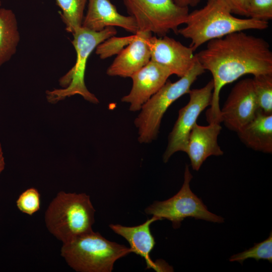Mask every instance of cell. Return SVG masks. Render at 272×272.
<instances>
[{
  "instance_id": "26",
  "label": "cell",
  "mask_w": 272,
  "mask_h": 272,
  "mask_svg": "<svg viewBox=\"0 0 272 272\" xmlns=\"http://www.w3.org/2000/svg\"><path fill=\"white\" fill-rule=\"evenodd\" d=\"M201 0H173L174 3L181 7H187L189 6L194 7L198 4Z\"/></svg>"
},
{
  "instance_id": "6",
  "label": "cell",
  "mask_w": 272,
  "mask_h": 272,
  "mask_svg": "<svg viewBox=\"0 0 272 272\" xmlns=\"http://www.w3.org/2000/svg\"><path fill=\"white\" fill-rule=\"evenodd\" d=\"M205 71L197 60L186 74L175 82L167 81L142 106L134 122L138 129L140 143H149L157 138L162 119L167 110L174 102L189 93L192 84Z\"/></svg>"
},
{
  "instance_id": "22",
  "label": "cell",
  "mask_w": 272,
  "mask_h": 272,
  "mask_svg": "<svg viewBox=\"0 0 272 272\" xmlns=\"http://www.w3.org/2000/svg\"><path fill=\"white\" fill-rule=\"evenodd\" d=\"M135 34L124 37L111 36L96 47L95 52L102 59L118 55L133 40Z\"/></svg>"
},
{
  "instance_id": "5",
  "label": "cell",
  "mask_w": 272,
  "mask_h": 272,
  "mask_svg": "<svg viewBox=\"0 0 272 272\" xmlns=\"http://www.w3.org/2000/svg\"><path fill=\"white\" fill-rule=\"evenodd\" d=\"M117 31L114 27H108L96 32L82 26L77 28L72 33V43L76 52V60L73 67L59 80L61 89L46 91V98L55 104L66 97L78 94L86 100L94 104L99 103L98 98L87 88L85 83V74L89 56L96 47L109 37L114 36Z\"/></svg>"
},
{
  "instance_id": "2",
  "label": "cell",
  "mask_w": 272,
  "mask_h": 272,
  "mask_svg": "<svg viewBox=\"0 0 272 272\" xmlns=\"http://www.w3.org/2000/svg\"><path fill=\"white\" fill-rule=\"evenodd\" d=\"M185 24L178 34L191 40L189 46L194 51L205 43L232 33L268 27L267 21L233 16L223 0H208L203 8L189 13Z\"/></svg>"
},
{
  "instance_id": "19",
  "label": "cell",
  "mask_w": 272,
  "mask_h": 272,
  "mask_svg": "<svg viewBox=\"0 0 272 272\" xmlns=\"http://www.w3.org/2000/svg\"><path fill=\"white\" fill-rule=\"evenodd\" d=\"M61 10L60 15L65 30L72 34L82 26L88 0H55Z\"/></svg>"
},
{
  "instance_id": "21",
  "label": "cell",
  "mask_w": 272,
  "mask_h": 272,
  "mask_svg": "<svg viewBox=\"0 0 272 272\" xmlns=\"http://www.w3.org/2000/svg\"><path fill=\"white\" fill-rule=\"evenodd\" d=\"M248 258H253L256 261L260 259L267 260L272 262L271 232L266 239L260 243H255L253 247L241 253L233 255L229 258V261H237L242 264Z\"/></svg>"
},
{
  "instance_id": "4",
  "label": "cell",
  "mask_w": 272,
  "mask_h": 272,
  "mask_svg": "<svg viewBox=\"0 0 272 272\" xmlns=\"http://www.w3.org/2000/svg\"><path fill=\"white\" fill-rule=\"evenodd\" d=\"M131 252L93 230L62 243L60 250L67 264L78 272H111L116 261Z\"/></svg>"
},
{
  "instance_id": "28",
  "label": "cell",
  "mask_w": 272,
  "mask_h": 272,
  "mask_svg": "<svg viewBox=\"0 0 272 272\" xmlns=\"http://www.w3.org/2000/svg\"><path fill=\"white\" fill-rule=\"evenodd\" d=\"M2 8V0H0V9Z\"/></svg>"
},
{
  "instance_id": "8",
  "label": "cell",
  "mask_w": 272,
  "mask_h": 272,
  "mask_svg": "<svg viewBox=\"0 0 272 272\" xmlns=\"http://www.w3.org/2000/svg\"><path fill=\"white\" fill-rule=\"evenodd\" d=\"M192 177L189 166L186 165L184 182L179 191L167 200L154 201L145 209V213L153 215L159 220L170 221L174 229L179 228L181 222L187 218L218 223L224 222L223 217L209 211L202 200L192 192L190 188Z\"/></svg>"
},
{
  "instance_id": "23",
  "label": "cell",
  "mask_w": 272,
  "mask_h": 272,
  "mask_svg": "<svg viewBox=\"0 0 272 272\" xmlns=\"http://www.w3.org/2000/svg\"><path fill=\"white\" fill-rule=\"evenodd\" d=\"M16 206L22 213L31 216L40 208V194L34 187L28 188L19 196Z\"/></svg>"
},
{
  "instance_id": "16",
  "label": "cell",
  "mask_w": 272,
  "mask_h": 272,
  "mask_svg": "<svg viewBox=\"0 0 272 272\" xmlns=\"http://www.w3.org/2000/svg\"><path fill=\"white\" fill-rule=\"evenodd\" d=\"M222 129L220 123H210L208 125L193 126L188 141L186 153L194 170L198 171L202 163L210 156L223 155V151L218 143Z\"/></svg>"
},
{
  "instance_id": "13",
  "label": "cell",
  "mask_w": 272,
  "mask_h": 272,
  "mask_svg": "<svg viewBox=\"0 0 272 272\" xmlns=\"http://www.w3.org/2000/svg\"><path fill=\"white\" fill-rule=\"evenodd\" d=\"M159 220L153 216L145 223L138 226L127 227L120 224H110L109 227L116 234L125 239L130 245L131 252L142 257L147 264V268H152L157 272L170 271L172 267L164 262H154L150 256L156 242L150 230V225Z\"/></svg>"
},
{
  "instance_id": "18",
  "label": "cell",
  "mask_w": 272,
  "mask_h": 272,
  "mask_svg": "<svg viewBox=\"0 0 272 272\" xmlns=\"http://www.w3.org/2000/svg\"><path fill=\"white\" fill-rule=\"evenodd\" d=\"M20 40L18 21L10 9H0V67L15 54Z\"/></svg>"
},
{
  "instance_id": "14",
  "label": "cell",
  "mask_w": 272,
  "mask_h": 272,
  "mask_svg": "<svg viewBox=\"0 0 272 272\" xmlns=\"http://www.w3.org/2000/svg\"><path fill=\"white\" fill-rule=\"evenodd\" d=\"M152 33L138 31L133 40L118 55L107 70L109 76L131 77L151 60L147 39Z\"/></svg>"
},
{
  "instance_id": "3",
  "label": "cell",
  "mask_w": 272,
  "mask_h": 272,
  "mask_svg": "<svg viewBox=\"0 0 272 272\" xmlns=\"http://www.w3.org/2000/svg\"><path fill=\"white\" fill-rule=\"evenodd\" d=\"M95 213L89 195L61 191L47 207L45 223L48 231L64 243L93 230Z\"/></svg>"
},
{
  "instance_id": "15",
  "label": "cell",
  "mask_w": 272,
  "mask_h": 272,
  "mask_svg": "<svg viewBox=\"0 0 272 272\" xmlns=\"http://www.w3.org/2000/svg\"><path fill=\"white\" fill-rule=\"evenodd\" d=\"M88 7L82 26L99 32L108 27H119L126 31L137 33L139 31L134 18L119 14L109 0H88Z\"/></svg>"
},
{
  "instance_id": "1",
  "label": "cell",
  "mask_w": 272,
  "mask_h": 272,
  "mask_svg": "<svg viewBox=\"0 0 272 272\" xmlns=\"http://www.w3.org/2000/svg\"><path fill=\"white\" fill-rule=\"evenodd\" d=\"M195 56L203 69L213 76L212 102L206 112L209 123L221 122L220 93L224 86L247 74H272V52L269 44L262 38L243 31L208 42L207 47Z\"/></svg>"
},
{
  "instance_id": "20",
  "label": "cell",
  "mask_w": 272,
  "mask_h": 272,
  "mask_svg": "<svg viewBox=\"0 0 272 272\" xmlns=\"http://www.w3.org/2000/svg\"><path fill=\"white\" fill-rule=\"evenodd\" d=\"M252 81L259 109L272 114V74L254 76Z\"/></svg>"
},
{
  "instance_id": "25",
  "label": "cell",
  "mask_w": 272,
  "mask_h": 272,
  "mask_svg": "<svg viewBox=\"0 0 272 272\" xmlns=\"http://www.w3.org/2000/svg\"><path fill=\"white\" fill-rule=\"evenodd\" d=\"M232 14L248 17V0H223Z\"/></svg>"
},
{
  "instance_id": "7",
  "label": "cell",
  "mask_w": 272,
  "mask_h": 272,
  "mask_svg": "<svg viewBox=\"0 0 272 272\" xmlns=\"http://www.w3.org/2000/svg\"><path fill=\"white\" fill-rule=\"evenodd\" d=\"M129 15L135 20L139 31L159 37L170 31L178 34V27L185 24L188 8L176 5L173 0H123Z\"/></svg>"
},
{
  "instance_id": "27",
  "label": "cell",
  "mask_w": 272,
  "mask_h": 272,
  "mask_svg": "<svg viewBox=\"0 0 272 272\" xmlns=\"http://www.w3.org/2000/svg\"><path fill=\"white\" fill-rule=\"evenodd\" d=\"M5 167V159L3 155V150L0 143V174L4 170Z\"/></svg>"
},
{
  "instance_id": "10",
  "label": "cell",
  "mask_w": 272,
  "mask_h": 272,
  "mask_svg": "<svg viewBox=\"0 0 272 272\" xmlns=\"http://www.w3.org/2000/svg\"><path fill=\"white\" fill-rule=\"evenodd\" d=\"M258 110L252 79H245L231 91L221 109V122L228 129L237 132L255 117Z\"/></svg>"
},
{
  "instance_id": "9",
  "label": "cell",
  "mask_w": 272,
  "mask_h": 272,
  "mask_svg": "<svg viewBox=\"0 0 272 272\" xmlns=\"http://www.w3.org/2000/svg\"><path fill=\"white\" fill-rule=\"evenodd\" d=\"M213 89L212 80L202 88L190 89L189 101L179 110L178 118L169 134L167 146L163 156L164 162H167L176 152L186 153L193 126L200 114L211 105Z\"/></svg>"
},
{
  "instance_id": "11",
  "label": "cell",
  "mask_w": 272,
  "mask_h": 272,
  "mask_svg": "<svg viewBox=\"0 0 272 272\" xmlns=\"http://www.w3.org/2000/svg\"><path fill=\"white\" fill-rule=\"evenodd\" d=\"M151 60L168 69L172 75L182 77L186 74L197 61L194 51L179 41L166 35L150 36L147 39Z\"/></svg>"
},
{
  "instance_id": "17",
  "label": "cell",
  "mask_w": 272,
  "mask_h": 272,
  "mask_svg": "<svg viewBox=\"0 0 272 272\" xmlns=\"http://www.w3.org/2000/svg\"><path fill=\"white\" fill-rule=\"evenodd\" d=\"M236 132L247 147L264 153H272V114L259 109L255 117Z\"/></svg>"
},
{
  "instance_id": "24",
  "label": "cell",
  "mask_w": 272,
  "mask_h": 272,
  "mask_svg": "<svg viewBox=\"0 0 272 272\" xmlns=\"http://www.w3.org/2000/svg\"><path fill=\"white\" fill-rule=\"evenodd\" d=\"M248 18L263 21L272 19V0H248Z\"/></svg>"
},
{
  "instance_id": "12",
  "label": "cell",
  "mask_w": 272,
  "mask_h": 272,
  "mask_svg": "<svg viewBox=\"0 0 272 272\" xmlns=\"http://www.w3.org/2000/svg\"><path fill=\"white\" fill-rule=\"evenodd\" d=\"M165 67L150 60L131 76L132 86L129 93L121 101L129 104V110L140 111L142 106L167 82L172 75Z\"/></svg>"
}]
</instances>
